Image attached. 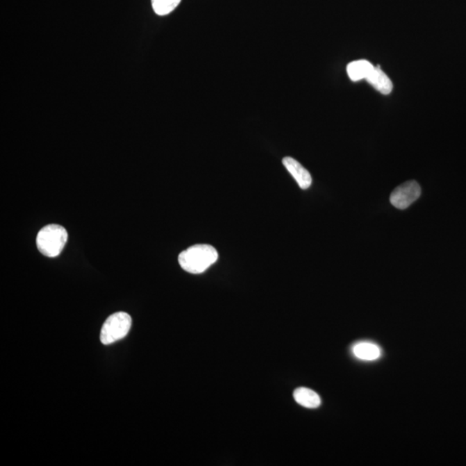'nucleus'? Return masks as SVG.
I'll list each match as a JSON object with an SVG mask.
<instances>
[{
  "mask_svg": "<svg viewBox=\"0 0 466 466\" xmlns=\"http://www.w3.org/2000/svg\"><path fill=\"white\" fill-rule=\"evenodd\" d=\"M216 249L209 244H195L181 252L178 261L185 272L201 274L218 260Z\"/></svg>",
  "mask_w": 466,
  "mask_h": 466,
  "instance_id": "f257e3e1",
  "label": "nucleus"
},
{
  "mask_svg": "<svg viewBox=\"0 0 466 466\" xmlns=\"http://www.w3.org/2000/svg\"><path fill=\"white\" fill-rule=\"evenodd\" d=\"M67 241V230L56 224L42 227L35 240L38 251L48 258L58 257L65 247Z\"/></svg>",
  "mask_w": 466,
  "mask_h": 466,
  "instance_id": "f03ea898",
  "label": "nucleus"
},
{
  "mask_svg": "<svg viewBox=\"0 0 466 466\" xmlns=\"http://www.w3.org/2000/svg\"><path fill=\"white\" fill-rule=\"evenodd\" d=\"M131 317L124 312H117L109 316L102 326L101 340L102 344H111L122 340L129 333Z\"/></svg>",
  "mask_w": 466,
  "mask_h": 466,
  "instance_id": "7ed1b4c3",
  "label": "nucleus"
},
{
  "mask_svg": "<svg viewBox=\"0 0 466 466\" xmlns=\"http://www.w3.org/2000/svg\"><path fill=\"white\" fill-rule=\"evenodd\" d=\"M422 194V188L417 181H409L398 186L390 195V203L394 208L403 210L417 201Z\"/></svg>",
  "mask_w": 466,
  "mask_h": 466,
  "instance_id": "20e7f679",
  "label": "nucleus"
},
{
  "mask_svg": "<svg viewBox=\"0 0 466 466\" xmlns=\"http://www.w3.org/2000/svg\"><path fill=\"white\" fill-rule=\"evenodd\" d=\"M284 167L287 169L294 180L297 181L299 187L301 190H308L312 184V176L310 173L301 165L297 160L287 156L283 160Z\"/></svg>",
  "mask_w": 466,
  "mask_h": 466,
  "instance_id": "39448f33",
  "label": "nucleus"
},
{
  "mask_svg": "<svg viewBox=\"0 0 466 466\" xmlns=\"http://www.w3.org/2000/svg\"><path fill=\"white\" fill-rule=\"evenodd\" d=\"M366 81L372 85L373 88L383 94H390L393 90V83L389 76L381 69L380 67H373Z\"/></svg>",
  "mask_w": 466,
  "mask_h": 466,
  "instance_id": "423d86ee",
  "label": "nucleus"
},
{
  "mask_svg": "<svg viewBox=\"0 0 466 466\" xmlns=\"http://www.w3.org/2000/svg\"><path fill=\"white\" fill-rule=\"evenodd\" d=\"M294 398L298 404L308 408H318L322 403L319 394L308 388H298L294 390Z\"/></svg>",
  "mask_w": 466,
  "mask_h": 466,
  "instance_id": "0eeeda50",
  "label": "nucleus"
},
{
  "mask_svg": "<svg viewBox=\"0 0 466 466\" xmlns=\"http://www.w3.org/2000/svg\"><path fill=\"white\" fill-rule=\"evenodd\" d=\"M374 66L368 60H358L348 64L347 74L352 81L366 80Z\"/></svg>",
  "mask_w": 466,
  "mask_h": 466,
  "instance_id": "6e6552de",
  "label": "nucleus"
},
{
  "mask_svg": "<svg viewBox=\"0 0 466 466\" xmlns=\"http://www.w3.org/2000/svg\"><path fill=\"white\" fill-rule=\"evenodd\" d=\"M356 358L365 361H374L381 357V349L376 344L371 342L356 344L352 348Z\"/></svg>",
  "mask_w": 466,
  "mask_h": 466,
  "instance_id": "1a4fd4ad",
  "label": "nucleus"
},
{
  "mask_svg": "<svg viewBox=\"0 0 466 466\" xmlns=\"http://www.w3.org/2000/svg\"><path fill=\"white\" fill-rule=\"evenodd\" d=\"M181 0H151L152 8L159 16L172 13L180 5Z\"/></svg>",
  "mask_w": 466,
  "mask_h": 466,
  "instance_id": "9d476101",
  "label": "nucleus"
}]
</instances>
